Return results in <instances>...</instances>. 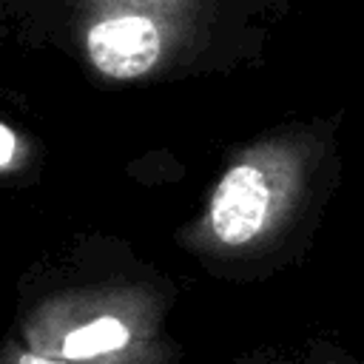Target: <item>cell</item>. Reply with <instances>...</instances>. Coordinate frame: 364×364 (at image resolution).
<instances>
[{
	"mask_svg": "<svg viewBox=\"0 0 364 364\" xmlns=\"http://www.w3.org/2000/svg\"><path fill=\"white\" fill-rule=\"evenodd\" d=\"M307 151L270 142L245 151L219 179L208 202V236L222 250H247L270 239L304 193Z\"/></svg>",
	"mask_w": 364,
	"mask_h": 364,
	"instance_id": "6da1fadb",
	"label": "cell"
},
{
	"mask_svg": "<svg viewBox=\"0 0 364 364\" xmlns=\"http://www.w3.org/2000/svg\"><path fill=\"white\" fill-rule=\"evenodd\" d=\"M165 54V28L145 11H111L85 28V57L108 80H142Z\"/></svg>",
	"mask_w": 364,
	"mask_h": 364,
	"instance_id": "7a4b0ae2",
	"label": "cell"
},
{
	"mask_svg": "<svg viewBox=\"0 0 364 364\" xmlns=\"http://www.w3.org/2000/svg\"><path fill=\"white\" fill-rule=\"evenodd\" d=\"M131 341H134V330L128 327V321L119 318L117 313H102V316H94L91 321L71 327L60 338L57 355L71 364H88L91 358L125 353Z\"/></svg>",
	"mask_w": 364,
	"mask_h": 364,
	"instance_id": "3957f363",
	"label": "cell"
},
{
	"mask_svg": "<svg viewBox=\"0 0 364 364\" xmlns=\"http://www.w3.org/2000/svg\"><path fill=\"white\" fill-rule=\"evenodd\" d=\"M14 145H17V139H14V131H11V125H3V156H0V168L6 171V173H11L14 171Z\"/></svg>",
	"mask_w": 364,
	"mask_h": 364,
	"instance_id": "277c9868",
	"label": "cell"
},
{
	"mask_svg": "<svg viewBox=\"0 0 364 364\" xmlns=\"http://www.w3.org/2000/svg\"><path fill=\"white\" fill-rule=\"evenodd\" d=\"M11 364H65V361L63 358H54L48 353H17V355H11Z\"/></svg>",
	"mask_w": 364,
	"mask_h": 364,
	"instance_id": "5b68a950",
	"label": "cell"
},
{
	"mask_svg": "<svg viewBox=\"0 0 364 364\" xmlns=\"http://www.w3.org/2000/svg\"><path fill=\"white\" fill-rule=\"evenodd\" d=\"M304 364H353L350 358L338 355V353H324V350H316L304 358Z\"/></svg>",
	"mask_w": 364,
	"mask_h": 364,
	"instance_id": "8992f818",
	"label": "cell"
}]
</instances>
